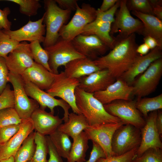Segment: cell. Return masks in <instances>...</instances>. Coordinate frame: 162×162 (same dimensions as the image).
Returning a JSON list of instances; mask_svg holds the SVG:
<instances>
[{
    "mask_svg": "<svg viewBox=\"0 0 162 162\" xmlns=\"http://www.w3.org/2000/svg\"><path fill=\"white\" fill-rule=\"evenodd\" d=\"M135 33L116 38L113 48L107 54L93 61L100 69H106L115 79L120 78L130 68L138 56Z\"/></svg>",
    "mask_w": 162,
    "mask_h": 162,
    "instance_id": "obj_1",
    "label": "cell"
},
{
    "mask_svg": "<svg viewBox=\"0 0 162 162\" xmlns=\"http://www.w3.org/2000/svg\"><path fill=\"white\" fill-rule=\"evenodd\" d=\"M76 105L89 126L117 123L122 121L109 113L104 105L94 96L77 87L75 92Z\"/></svg>",
    "mask_w": 162,
    "mask_h": 162,
    "instance_id": "obj_2",
    "label": "cell"
},
{
    "mask_svg": "<svg viewBox=\"0 0 162 162\" xmlns=\"http://www.w3.org/2000/svg\"><path fill=\"white\" fill-rule=\"evenodd\" d=\"M45 12L44 22L46 32L43 45L44 48L55 44L59 38V32L68 20L71 11L59 7L55 0L44 1Z\"/></svg>",
    "mask_w": 162,
    "mask_h": 162,
    "instance_id": "obj_3",
    "label": "cell"
},
{
    "mask_svg": "<svg viewBox=\"0 0 162 162\" xmlns=\"http://www.w3.org/2000/svg\"><path fill=\"white\" fill-rule=\"evenodd\" d=\"M80 83L79 79L70 78L66 75L64 71L55 74L53 81L46 92L55 98L57 97L67 103L73 112L81 114L76 103L75 92Z\"/></svg>",
    "mask_w": 162,
    "mask_h": 162,
    "instance_id": "obj_4",
    "label": "cell"
},
{
    "mask_svg": "<svg viewBox=\"0 0 162 162\" xmlns=\"http://www.w3.org/2000/svg\"><path fill=\"white\" fill-rule=\"evenodd\" d=\"M44 49L48 53L50 68L55 74L58 73V69L61 66H64L74 59L86 58L77 51L71 41L60 37L53 45Z\"/></svg>",
    "mask_w": 162,
    "mask_h": 162,
    "instance_id": "obj_5",
    "label": "cell"
},
{
    "mask_svg": "<svg viewBox=\"0 0 162 162\" xmlns=\"http://www.w3.org/2000/svg\"><path fill=\"white\" fill-rule=\"evenodd\" d=\"M96 10L88 3H83L81 7L78 5L71 20L68 23L63 25L60 29L59 37L71 41L80 34L86 25L95 20Z\"/></svg>",
    "mask_w": 162,
    "mask_h": 162,
    "instance_id": "obj_6",
    "label": "cell"
},
{
    "mask_svg": "<svg viewBox=\"0 0 162 162\" xmlns=\"http://www.w3.org/2000/svg\"><path fill=\"white\" fill-rule=\"evenodd\" d=\"M141 139L140 129L130 124L121 125L112 138L111 149L114 155H120L138 148Z\"/></svg>",
    "mask_w": 162,
    "mask_h": 162,
    "instance_id": "obj_7",
    "label": "cell"
},
{
    "mask_svg": "<svg viewBox=\"0 0 162 162\" xmlns=\"http://www.w3.org/2000/svg\"><path fill=\"white\" fill-rule=\"evenodd\" d=\"M8 78L13 88L14 108L22 119L30 118L33 113L39 107L38 104L27 95L24 88V81L21 75L9 72Z\"/></svg>",
    "mask_w": 162,
    "mask_h": 162,
    "instance_id": "obj_8",
    "label": "cell"
},
{
    "mask_svg": "<svg viewBox=\"0 0 162 162\" xmlns=\"http://www.w3.org/2000/svg\"><path fill=\"white\" fill-rule=\"evenodd\" d=\"M135 102L131 100H117L104 106L109 113L118 117L125 124L140 129L145 125L146 121L136 108Z\"/></svg>",
    "mask_w": 162,
    "mask_h": 162,
    "instance_id": "obj_9",
    "label": "cell"
},
{
    "mask_svg": "<svg viewBox=\"0 0 162 162\" xmlns=\"http://www.w3.org/2000/svg\"><path fill=\"white\" fill-rule=\"evenodd\" d=\"M162 75V58L152 62L133 86L132 95L137 98L148 96L156 89Z\"/></svg>",
    "mask_w": 162,
    "mask_h": 162,
    "instance_id": "obj_10",
    "label": "cell"
},
{
    "mask_svg": "<svg viewBox=\"0 0 162 162\" xmlns=\"http://www.w3.org/2000/svg\"><path fill=\"white\" fill-rule=\"evenodd\" d=\"M127 0H120V6L116 12L115 20L111 25L110 34L119 32L118 35L126 37L132 34H142L143 25L139 20L131 15L127 5Z\"/></svg>",
    "mask_w": 162,
    "mask_h": 162,
    "instance_id": "obj_11",
    "label": "cell"
},
{
    "mask_svg": "<svg viewBox=\"0 0 162 162\" xmlns=\"http://www.w3.org/2000/svg\"><path fill=\"white\" fill-rule=\"evenodd\" d=\"M24 80V88L26 94L38 103L40 109L45 110L46 108L48 107L50 109V112L54 114L55 108L56 106H60L64 112L62 119L64 122L67 121L69 113V110L70 107L67 103L62 99H57L53 97L30 82Z\"/></svg>",
    "mask_w": 162,
    "mask_h": 162,
    "instance_id": "obj_12",
    "label": "cell"
},
{
    "mask_svg": "<svg viewBox=\"0 0 162 162\" xmlns=\"http://www.w3.org/2000/svg\"><path fill=\"white\" fill-rule=\"evenodd\" d=\"M122 122L112 124L89 126L84 130L89 140L98 144L103 149L106 158L114 156L111 149V142L115 131L121 125Z\"/></svg>",
    "mask_w": 162,
    "mask_h": 162,
    "instance_id": "obj_13",
    "label": "cell"
},
{
    "mask_svg": "<svg viewBox=\"0 0 162 162\" xmlns=\"http://www.w3.org/2000/svg\"><path fill=\"white\" fill-rule=\"evenodd\" d=\"M71 41L78 52L93 61L104 54L110 49L95 35L80 34Z\"/></svg>",
    "mask_w": 162,
    "mask_h": 162,
    "instance_id": "obj_14",
    "label": "cell"
},
{
    "mask_svg": "<svg viewBox=\"0 0 162 162\" xmlns=\"http://www.w3.org/2000/svg\"><path fill=\"white\" fill-rule=\"evenodd\" d=\"M157 114V110L150 112L145 118V125L140 129L141 139L137 151V157L149 148H162L160 136L156 125Z\"/></svg>",
    "mask_w": 162,
    "mask_h": 162,
    "instance_id": "obj_15",
    "label": "cell"
},
{
    "mask_svg": "<svg viewBox=\"0 0 162 162\" xmlns=\"http://www.w3.org/2000/svg\"><path fill=\"white\" fill-rule=\"evenodd\" d=\"M9 72L21 75L34 62L29 47L26 41L21 42L20 46L5 58Z\"/></svg>",
    "mask_w": 162,
    "mask_h": 162,
    "instance_id": "obj_16",
    "label": "cell"
},
{
    "mask_svg": "<svg viewBox=\"0 0 162 162\" xmlns=\"http://www.w3.org/2000/svg\"><path fill=\"white\" fill-rule=\"evenodd\" d=\"M44 15L39 20L32 21L29 20L27 23L20 29L14 31L3 30L4 32L12 39L19 42L28 41L30 43L38 40L43 43L46 34V26L43 24Z\"/></svg>",
    "mask_w": 162,
    "mask_h": 162,
    "instance_id": "obj_17",
    "label": "cell"
},
{
    "mask_svg": "<svg viewBox=\"0 0 162 162\" xmlns=\"http://www.w3.org/2000/svg\"><path fill=\"white\" fill-rule=\"evenodd\" d=\"M133 87L120 78L117 79L105 89L95 92L94 96L103 105L117 100H130Z\"/></svg>",
    "mask_w": 162,
    "mask_h": 162,
    "instance_id": "obj_18",
    "label": "cell"
},
{
    "mask_svg": "<svg viewBox=\"0 0 162 162\" xmlns=\"http://www.w3.org/2000/svg\"><path fill=\"white\" fill-rule=\"evenodd\" d=\"M34 130L31 118L22 119L18 132L4 145L0 146V160L14 157L23 141Z\"/></svg>",
    "mask_w": 162,
    "mask_h": 162,
    "instance_id": "obj_19",
    "label": "cell"
},
{
    "mask_svg": "<svg viewBox=\"0 0 162 162\" xmlns=\"http://www.w3.org/2000/svg\"><path fill=\"white\" fill-rule=\"evenodd\" d=\"M78 86L85 92L93 93L105 89L116 79L106 69L100 70L79 79Z\"/></svg>",
    "mask_w": 162,
    "mask_h": 162,
    "instance_id": "obj_20",
    "label": "cell"
},
{
    "mask_svg": "<svg viewBox=\"0 0 162 162\" xmlns=\"http://www.w3.org/2000/svg\"><path fill=\"white\" fill-rule=\"evenodd\" d=\"M162 49L157 46L145 55H138L130 68L120 78L130 85L135 78L143 73L152 62L162 58Z\"/></svg>",
    "mask_w": 162,
    "mask_h": 162,
    "instance_id": "obj_21",
    "label": "cell"
},
{
    "mask_svg": "<svg viewBox=\"0 0 162 162\" xmlns=\"http://www.w3.org/2000/svg\"><path fill=\"white\" fill-rule=\"evenodd\" d=\"M31 118L36 132L45 136L54 132L63 121L58 116H54L39 107L33 113Z\"/></svg>",
    "mask_w": 162,
    "mask_h": 162,
    "instance_id": "obj_22",
    "label": "cell"
},
{
    "mask_svg": "<svg viewBox=\"0 0 162 162\" xmlns=\"http://www.w3.org/2000/svg\"><path fill=\"white\" fill-rule=\"evenodd\" d=\"M24 80L29 81L40 89L46 90L51 85L55 74L42 65L34 62L21 75Z\"/></svg>",
    "mask_w": 162,
    "mask_h": 162,
    "instance_id": "obj_23",
    "label": "cell"
},
{
    "mask_svg": "<svg viewBox=\"0 0 162 162\" xmlns=\"http://www.w3.org/2000/svg\"><path fill=\"white\" fill-rule=\"evenodd\" d=\"M132 13L142 22L143 28L141 34L144 37L149 36L157 41L158 47L162 49V20L156 16L136 11Z\"/></svg>",
    "mask_w": 162,
    "mask_h": 162,
    "instance_id": "obj_24",
    "label": "cell"
},
{
    "mask_svg": "<svg viewBox=\"0 0 162 162\" xmlns=\"http://www.w3.org/2000/svg\"><path fill=\"white\" fill-rule=\"evenodd\" d=\"M100 70L93 61L86 57L70 61L64 66V71L69 77L79 79Z\"/></svg>",
    "mask_w": 162,
    "mask_h": 162,
    "instance_id": "obj_25",
    "label": "cell"
},
{
    "mask_svg": "<svg viewBox=\"0 0 162 162\" xmlns=\"http://www.w3.org/2000/svg\"><path fill=\"white\" fill-rule=\"evenodd\" d=\"M112 24L109 22L94 23L92 22L85 26L80 34L95 35L110 49H112L116 40V38L110 34Z\"/></svg>",
    "mask_w": 162,
    "mask_h": 162,
    "instance_id": "obj_26",
    "label": "cell"
},
{
    "mask_svg": "<svg viewBox=\"0 0 162 162\" xmlns=\"http://www.w3.org/2000/svg\"><path fill=\"white\" fill-rule=\"evenodd\" d=\"M89 126L86 119L82 114L73 112L69 113L67 121L60 124L57 129L73 139Z\"/></svg>",
    "mask_w": 162,
    "mask_h": 162,
    "instance_id": "obj_27",
    "label": "cell"
},
{
    "mask_svg": "<svg viewBox=\"0 0 162 162\" xmlns=\"http://www.w3.org/2000/svg\"><path fill=\"white\" fill-rule=\"evenodd\" d=\"M73 142L67 162H85L86 153L89 148V138L85 131H82L73 139Z\"/></svg>",
    "mask_w": 162,
    "mask_h": 162,
    "instance_id": "obj_28",
    "label": "cell"
},
{
    "mask_svg": "<svg viewBox=\"0 0 162 162\" xmlns=\"http://www.w3.org/2000/svg\"><path fill=\"white\" fill-rule=\"evenodd\" d=\"M35 132H32L23 141L14 156V162H28L32 159L36 148Z\"/></svg>",
    "mask_w": 162,
    "mask_h": 162,
    "instance_id": "obj_29",
    "label": "cell"
},
{
    "mask_svg": "<svg viewBox=\"0 0 162 162\" xmlns=\"http://www.w3.org/2000/svg\"><path fill=\"white\" fill-rule=\"evenodd\" d=\"M136 108L145 118L149 113L162 109V94L152 98H137L136 101Z\"/></svg>",
    "mask_w": 162,
    "mask_h": 162,
    "instance_id": "obj_30",
    "label": "cell"
},
{
    "mask_svg": "<svg viewBox=\"0 0 162 162\" xmlns=\"http://www.w3.org/2000/svg\"><path fill=\"white\" fill-rule=\"evenodd\" d=\"M49 136L60 156L67 159L72 144L69 136L58 129Z\"/></svg>",
    "mask_w": 162,
    "mask_h": 162,
    "instance_id": "obj_31",
    "label": "cell"
},
{
    "mask_svg": "<svg viewBox=\"0 0 162 162\" xmlns=\"http://www.w3.org/2000/svg\"><path fill=\"white\" fill-rule=\"evenodd\" d=\"M34 140L36 148L32 160L33 162H47L48 149L46 136L35 132Z\"/></svg>",
    "mask_w": 162,
    "mask_h": 162,
    "instance_id": "obj_32",
    "label": "cell"
},
{
    "mask_svg": "<svg viewBox=\"0 0 162 162\" xmlns=\"http://www.w3.org/2000/svg\"><path fill=\"white\" fill-rule=\"evenodd\" d=\"M40 43L38 40H36L29 44L33 58L34 62L42 65L52 73L49 65L48 53L46 50L42 47Z\"/></svg>",
    "mask_w": 162,
    "mask_h": 162,
    "instance_id": "obj_33",
    "label": "cell"
},
{
    "mask_svg": "<svg viewBox=\"0 0 162 162\" xmlns=\"http://www.w3.org/2000/svg\"><path fill=\"white\" fill-rule=\"evenodd\" d=\"M18 4L19 11L27 16L36 15L38 9L41 7L39 0H6Z\"/></svg>",
    "mask_w": 162,
    "mask_h": 162,
    "instance_id": "obj_34",
    "label": "cell"
},
{
    "mask_svg": "<svg viewBox=\"0 0 162 162\" xmlns=\"http://www.w3.org/2000/svg\"><path fill=\"white\" fill-rule=\"evenodd\" d=\"M20 43L11 38L3 30H0V57L5 58L20 46Z\"/></svg>",
    "mask_w": 162,
    "mask_h": 162,
    "instance_id": "obj_35",
    "label": "cell"
},
{
    "mask_svg": "<svg viewBox=\"0 0 162 162\" xmlns=\"http://www.w3.org/2000/svg\"><path fill=\"white\" fill-rule=\"evenodd\" d=\"M22 119L14 108L0 110V127L13 124H19Z\"/></svg>",
    "mask_w": 162,
    "mask_h": 162,
    "instance_id": "obj_36",
    "label": "cell"
},
{
    "mask_svg": "<svg viewBox=\"0 0 162 162\" xmlns=\"http://www.w3.org/2000/svg\"><path fill=\"white\" fill-rule=\"evenodd\" d=\"M127 5L129 11L154 16L149 0H127Z\"/></svg>",
    "mask_w": 162,
    "mask_h": 162,
    "instance_id": "obj_37",
    "label": "cell"
},
{
    "mask_svg": "<svg viewBox=\"0 0 162 162\" xmlns=\"http://www.w3.org/2000/svg\"><path fill=\"white\" fill-rule=\"evenodd\" d=\"M120 0H118L115 4L108 10L103 11L98 8L96 11V17L93 22L94 23L111 22L113 23L115 20L114 15L119 8Z\"/></svg>",
    "mask_w": 162,
    "mask_h": 162,
    "instance_id": "obj_38",
    "label": "cell"
},
{
    "mask_svg": "<svg viewBox=\"0 0 162 162\" xmlns=\"http://www.w3.org/2000/svg\"><path fill=\"white\" fill-rule=\"evenodd\" d=\"M134 162H162V149L151 148L136 157Z\"/></svg>",
    "mask_w": 162,
    "mask_h": 162,
    "instance_id": "obj_39",
    "label": "cell"
},
{
    "mask_svg": "<svg viewBox=\"0 0 162 162\" xmlns=\"http://www.w3.org/2000/svg\"><path fill=\"white\" fill-rule=\"evenodd\" d=\"M138 148L119 156H113L109 158H100L96 162H134L137 157L136 152Z\"/></svg>",
    "mask_w": 162,
    "mask_h": 162,
    "instance_id": "obj_40",
    "label": "cell"
},
{
    "mask_svg": "<svg viewBox=\"0 0 162 162\" xmlns=\"http://www.w3.org/2000/svg\"><path fill=\"white\" fill-rule=\"evenodd\" d=\"M19 124H13L0 127V146L4 145L19 130Z\"/></svg>",
    "mask_w": 162,
    "mask_h": 162,
    "instance_id": "obj_41",
    "label": "cell"
},
{
    "mask_svg": "<svg viewBox=\"0 0 162 162\" xmlns=\"http://www.w3.org/2000/svg\"><path fill=\"white\" fill-rule=\"evenodd\" d=\"M14 107V100L13 90L9 84H7L5 88L0 95V110Z\"/></svg>",
    "mask_w": 162,
    "mask_h": 162,
    "instance_id": "obj_42",
    "label": "cell"
},
{
    "mask_svg": "<svg viewBox=\"0 0 162 162\" xmlns=\"http://www.w3.org/2000/svg\"><path fill=\"white\" fill-rule=\"evenodd\" d=\"M9 73L5 58L0 57V95L5 88L8 82Z\"/></svg>",
    "mask_w": 162,
    "mask_h": 162,
    "instance_id": "obj_43",
    "label": "cell"
},
{
    "mask_svg": "<svg viewBox=\"0 0 162 162\" xmlns=\"http://www.w3.org/2000/svg\"><path fill=\"white\" fill-rule=\"evenodd\" d=\"M47 143L48 152L49 155L47 162H63L56 147L51 141L49 136H46Z\"/></svg>",
    "mask_w": 162,
    "mask_h": 162,
    "instance_id": "obj_44",
    "label": "cell"
},
{
    "mask_svg": "<svg viewBox=\"0 0 162 162\" xmlns=\"http://www.w3.org/2000/svg\"><path fill=\"white\" fill-rule=\"evenodd\" d=\"M10 13V9L8 7L5 8L3 10L0 9V30H10L12 23L8 18Z\"/></svg>",
    "mask_w": 162,
    "mask_h": 162,
    "instance_id": "obj_45",
    "label": "cell"
},
{
    "mask_svg": "<svg viewBox=\"0 0 162 162\" xmlns=\"http://www.w3.org/2000/svg\"><path fill=\"white\" fill-rule=\"evenodd\" d=\"M92 142V148L88 160L86 162H96L99 158H105L104 152L102 148L97 143Z\"/></svg>",
    "mask_w": 162,
    "mask_h": 162,
    "instance_id": "obj_46",
    "label": "cell"
},
{
    "mask_svg": "<svg viewBox=\"0 0 162 162\" xmlns=\"http://www.w3.org/2000/svg\"><path fill=\"white\" fill-rule=\"evenodd\" d=\"M59 8L71 11H76L78 5L77 0H55Z\"/></svg>",
    "mask_w": 162,
    "mask_h": 162,
    "instance_id": "obj_47",
    "label": "cell"
},
{
    "mask_svg": "<svg viewBox=\"0 0 162 162\" xmlns=\"http://www.w3.org/2000/svg\"><path fill=\"white\" fill-rule=\"evenodd\" d=\"M155 16L162 20V1L159 0H149Z\"/></svg>",
    "mask_w": 162,
    "mask_h": 162,
    "instance_id": "obj_48",
    "label": "cell"
},
{
    "mask_svg": "<svg viewBox=\"0 0 162 162\" xmlns=\"http://www.w3.org/2000/svg\"><path fill=\"white\" fill-rule=\"evenodd\" d=\"M118 0H104L99 9L103 11H106L112 7Z\"/></svg>",
    "mask_w": 162,
    "mask_h": 162,
    "instance_id": "obj_49",
    "label": "cell"
},
{
    "mask_svg": "<svg viewBox=\"0 0 162 162\" xmlns=\"http://www.w3.org/2000/svg\"><path fill=\"white\" fill-rule=\"evenodd\" d=\"M156 125L158 132L160 136L162 135V112L160 110H157L156 119Z\"/></svg>",
    "mask_w": 162,
    "mask_h": 162,
    "instance_id": "obj_50",
    "label": "cell"
},
{
    "mask_svg": "<svg viewBox=\"0 0 162 162\" xmlns=\"http://www.w3.org/2000/svg\"><path fill=\"white\" fill-rule=\"evenodd\" d=\"M144 41L150 50H152L157 46H158L157 41L154 38L149 36L144 37Z\"/></svg>",
    "mask_w": 162,
    "mask_h": 162,
    "instance_id": "obj_51",
    "label": "cell"
},
{
    "mask_svg": "<svg viewBox=\"0 0 162 162\" xmlns=\"http://www.w3.org/2000/svg\"><path fill=\"white\" fill-rule=\"evenodd\" d=\"M149 47L144 43L138 46L136 50L137 53L142 56L148 54L150 50Z\"/></svg>",
    "mask_w": 162,
    "mask_h": 162,
    "instance_id": "obj_52",
    "label": "cell"
},
{
    "mask_svg": "<svg viewBox=\"0 0 162 162\" xmlns=\"http://www.w3.org/2000/svg\"><path fill=\"white\" fill-rule=\"evenodd\" d=\"M0 162H14V157L12 156L8 159L0 160Z\"/></svg>",
    "mask_w": 162,
    "mask_h": 162,
    "instance_id": "obj_53",
    "label": "cell"
},
{
    "mask_svg": "<svg viewBox=\"0 0 162 162\" xmlns=\"http://www.w3.org/2000/svg\"><path fill=\"white\" fill-rule=\"evenodd\" d=\"M28 162H33L32 160H29V161H28Z\"/></svg>",
    "mask_w": 162,
    "mask_h": 162,
    "instance_id": "obj_54",
    "label": "cell"
}]
</instances>
